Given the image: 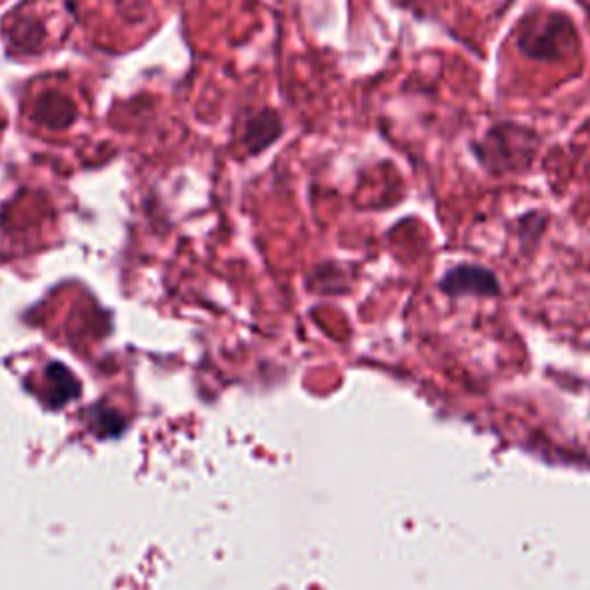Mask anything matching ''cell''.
<instances>
[{
	"label": "cell",
	"instance_id": "6da1fadb",
	"mask_svg": "<svg viewBox=\"0 0 590 590\" xmlns=\"http://www.w3.org/2000/svg\"><path fill=\"white\" fill-rule=\"evenodd\" d=\"M544 137L531 125L514 120L494 123L487 132L468 143L471 155L491 176L529 171L537 158Z\"/></svg>",
	"mask_w": 590,
	"mask_h": 590
},
{
	"label": "cell",
	"instance_id": "7a4b0ae2",
	"mask_svg": "<svg viewBox=\"0 0 590 590\" xmlns=\"http://www.w3.org/2000/svg\"><path fill=\"white\" fill-rule=\"evenodd\" d=\"M514 45L523 58L537 62H563L577 51L579 42L570 14L535 8L521 16Z\"/></svg>",
	"mask_w": 590,
	"mask_h": 590
},
{
	"label": "cell",
	"instance_id": "3957f363",
	"mask_svg": "<svg viewBox=\"0 0 590 590\" xmlns=\"http://www.w3.org/2000/svg\"><path fill=\"white\" fill-rule=\"evenodd\" d=\"M284 137V120L275 112V108H258V112L250 114L243 125V148L247 155H261V152L270 150L279 139Z\"/></svg>",
	"mask_w": 590,
	"mask_h": 590
},
{
	"label": "cell",
	"instance_id": "277c9868",
	"mask_svg": "<svg viewBox=\"0 0 590 590\" xmlns=\"http://www.w3.org/2000/svg\"><path fill=\"white\" fill-rule=\"evenodd\" d=\"M33 118L45 127L65 129L74 123L77 108L68 95H62L58 91H47L37 97L35 108H33Z\"/></svg>",
	"mask_w": 590,
	"mask_h": 590
}]
</instances>
